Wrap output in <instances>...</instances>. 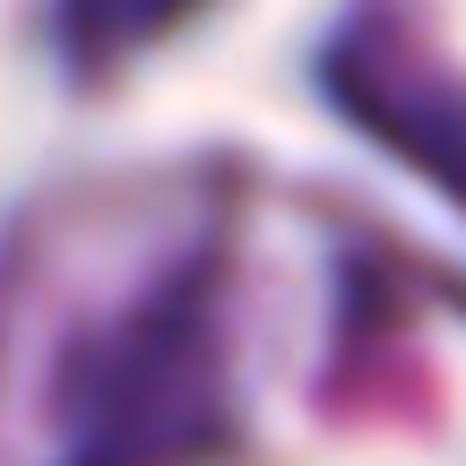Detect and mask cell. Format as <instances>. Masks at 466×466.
<instances>
[{"instance_id": "obj_1", "label": "cell", "mask_w": 466, "mask_h": 466, "mask_svg": "<svg viewBox=\"0 0 466 466\" xmlns=\"http://www.w3.org/2000/svg\"><path fill=\"white\" fill-rule=\"evenodd\" d=\"M225 423L199 294H165L69 354V466H173Z\"/></svg>"}, {"instance_id": "obj_2", "label": "cell", "mask_w": 466, "mask_h": 466, "mask_svg": "<svg viewBox=\"0 0 466 466\" xmlns=\"http://www.w3.org/2000/svg\"><path fill=\"white\" fill-rule=\"evenodd\" d=\"M190 9H199V0H61L69 35H78L96 61H113V52L147 44V35H165L173 17H190Z\"/></svg>"}]
</instances>
